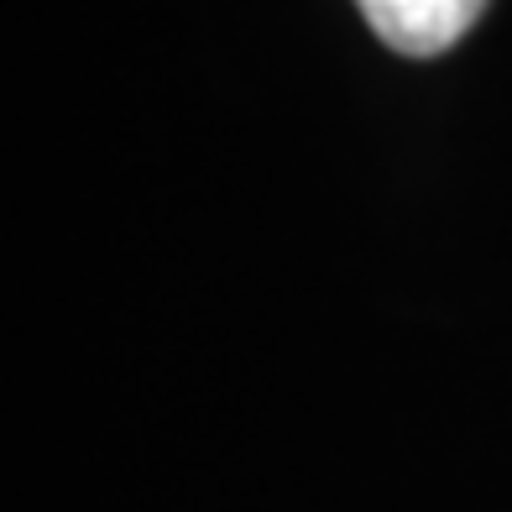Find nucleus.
I'll use <instances>...</instances> for the list:
<instances>
[{"label":"nucleus","instance_id":"obj_1","mask_svg":"<svg viewBox=\"0 0 512 512\" xmlns=\"http://www.w3.org/2000/svg\"><path fill=\"white\" fill-rule=\"evenodd\" d=\"M392 53L403 58H434L455 48L481 21L486 0H356Z\"/></svg>","mask_w":512,"mask_h":512}]
</instances>
